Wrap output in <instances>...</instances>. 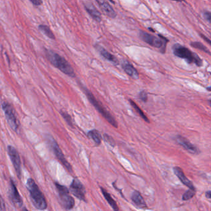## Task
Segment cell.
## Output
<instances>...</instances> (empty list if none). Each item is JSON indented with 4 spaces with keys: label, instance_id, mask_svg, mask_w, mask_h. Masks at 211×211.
<instances>
[{
    "label": "cell",
    "instance_id": "83f0119b",
    "mask_svg": "<svg viewBox=\"0 0 211 211\" xmlns=\"http://www.w3.org/2000/svg\"><path fill=\"white\" fill-rule=\"evenodd\" d=\"M139 97L143 101L146 102L147 100V93L145 91H140L139 95Z\"/></svg>",
    "mask_w": 211,
    "mask_h": 211
},
{
    "label": "cell",
    "instance_id": "3957f363",
    "mask_svg": "<svg viewBox=\"0 0 211 211\" xmlns=\"http://www.w3.org/2000/svg\"><path fill=\"white\" fill-rule=\"evenodd\" d=\"M172 50L176 56L184 59L187 63L195 64L198 67L203 65V60L199 56L183 45L178 43L175 44L172 47Z\"/></svg>",
    "mask_w": 211,
    "mask_h": 211
},
{
    "label": "cell",
    "instance_id": "ac0fdd59",
    "mask_svg": "<svg viewBox=\"0 0 211 211\" xmlns=\"http://www.w3.org/2000/svg\"><path fill=\"white\" fill-rule=\"evenodd\" d=\"M131 199L133 202L135 204V205L137 206L138 207L143 209L147 207V204L144 201V198L139 191H134L132 193Z\"/></svg>",
    "mask_w": 211,
    "mask_h": 211
},
{
    "label": "cell",
    "instance_id": "ffe728a7",
    "mask_svg": "<svg viewBox=\"0 0 211 211\" xmlns=\"http://www.w3.org/2000/svg\"><path fill=\"white\" fill-rule=\"evenodd\" d=\"M87 135L90 139L93 141V142L96 143V145H100L101 144L102 136L99 132L97 130H92L89 131L87 133Z\"/></svg>",
    "mask_w": 211,
    "mask_h": 211
},
{
    "label": "cell",
    "instance_id": "d590c367",
    "mask_svg": "<svg viewBox=\"0 0 211 211\" xmlns=\"http://www.w3.org/2000/svg\"><path fill=\"white\" fill-rule=\"evenodd\" d=\"M209 102L210 104V106H211V100H209Z\"/></svg>",
    "mask_w": 211,
    "mask_h": 211
},
{
    "label": "cell",
    "instance_id": "9a60e30c",
    "mask_svg": "<svg viewBox=\"0 0 211 211\" xmlns=\"http://www.w3.org/2000/svg\"><path fill=\"white\" fill-rule=\"evenodd\" d=\"M173 172L175 175L179 179V180L181 181V182L184 184V185L187 186L190 189L194 190H195V188L192 183V182L187 179L185 175L184 174V172H183L182 169L178 167H175L173 168Z\"/></svg>",
    "mask_w": 211,
    "mask_h": 211
},
{
    "label": "cell",
    "instance_id": "1f68e13d",
    "mask_svg": "<svg viewBox=\"0 0 211 211\" xmlns=\"http://www.w3.org/2000/svg\"><path fill=\"white\" fill-rule=\"evenodd\" d=\"M206 196L207 198H210L211 199V191H207L206 193Z\"/></svg>",
    "mask_w": 211,
    "mask_h": 211
},
{
    "label": "cell",
    "instance_id": "5bb4252c",
    "mask_svg": "<svg viewBox=\"0 0 211 211\" xmlns=\"http://www.w3.org/2000/svg\"><path fill=\"white\" fill-rule=\"evenodd\" d=\"M95 48L99 51V53L100 54V55L103 58H105V60L110 61L113 65H115V66L118 65L119 63H118V60H117V58L114 55H113L110 53H109L107 50L103 48L102 46H101L99 44H96V45H95Z\"/></svg>",
    "mask_w": 211,
    "mask_h": 211
},
{
    "label": "cell",
    "instance_id": "836d02e7",
    "mask_svg": "<svg viewBox=\"0 0 211 211\" xmlns=\"http://www.w3.org/2000/svg\"><path fill=\"white\" fill-rule=\"evenodd\" d=\"M21 211H29L26 207H23Z\"/></svg>",
    "mask_w": 211,
    "mask_h": 211
},
{
    "label": "cell",
    "instance_id": "9c48e42d",
    "mask_svg": "<svg viewBox=\"0 0 211 211\" xmlns=\"http://www.w3.org/2000/svg\"><path fill=\"white\" fill-rule=\"evenodd\" d=\"M69 190L71 193L80 201H86V190L83 184L77 179H74L69 186Z\"/></svg>",
    "mask_w": 211,
    "mask_h": 211
},
{
    "label": "cell",
    "instance_id": "7a4b0ae2",
    "mask_svg": "<svg viewBox=\"0 0 211 211\" xmlns=\"http://www.w3.org/2000/svg\"><path fill=\"white\" fill-rule=\"evenodd\" d=\"M26 186L29 192L30 197L33 206L40 210L46 209L47 207V203H46L45 196L36 182L32 179H29L27 181Z\"/></svg>",
    "mask_w": 211,
    "mask_h": 211
},
{
    "label": "cell",
    "instance_id": "8992f818",
    "mask_svg": "<svg viewBox=\"0 0 211 211\" xmlns=\"http://www.w3.org/2000/svg\"><path fill=\"white\" fill-rule=\"evenodd\" d=\"M2 106L8 124L10 127L13 129V131L19 133L20 122L16 116V111H14L13 107L7 101L3 102Z\"/></svg>",
    "mask_w": 211,
    "mask_h": 211
},
{
    "label": "cell",
    "instance_id": "2e32d148",
    "mask_svg": "<svg viewBox=\"0 0 211 211\" xmlns=\"http://www.w3.org/2000/svg\"><path fill=\"white\" fill-rule=\"evenodd\" d=\"M84 6L87 12V13L96 21L100 22L102 20V16L100 12L97 8L90 3H87L84 5Z\"/></svg>",
    "mask_w": 211,
    "mask_h": 211
},
{
    "label": "cell",
    "instance_id": "f546056e",
    "mask_svg": "<svg viewBox=\"0 0 211 211\" xmlns=\"http://www.w3.org/2000/svg\"><path fill=\"white\" fill-rule=\"evenodd\" d=\"M1 211H6V206L3 197H1Z\"/></svg>",
    "mask_w": 211,
    "mask_h": 211
},
{
    "label": "cell",
    "instance_id": "ba28073f",
    "mask_svg": "<svg viewBox=\"0 0 211 211\" xmlns=\"http://www.w3.org/2000/svg\"><path fill=\"white\" fill-rule=\"evenodd\" d=\"M46 141H47L48 145H49L51 149L53 151V153L55 154L58 160L61 163L62 165L66 168V169L68 172L73 173V169L71 164H70L66 159L62 151L61 150L59 146H58L55 139L52 136L49 135L47 137H46Z\"/></svg>",
    "mask_w": 211,
    "mask_h": 211
},
{
    "label": "cell",
    "instance_id": "603a6c76",
    "mask_svg": "<svg viewBox=\"0 0 211 211\" xmlns=\"http://www.w3.org/2000/svg\"><path fill=\"white\" fill-rule=\"evenodd\" d=\"M191 46H193V48L198 49L199 50H201L204 53H206L209 54H211L210 51L209 50V49L207 48L206 46H204L203 43H201V42H198V41H194V42H191L190 43Z\"/></svg>",
    "mask_w": 211,
    "mask_h": 211
},
{
    "label": "cell",
    "instance_id": "30bf717a",
    "mask_svg": "<svg viewBox=\"0 0 211 211\" xmlns=\"http://www.w3.org/2000/svg\"><path fill=\"white\" fill-rule=\"evenodd\" d=\"M8 153L11 162H12V164L15 169L17 177L19 179H20L21 173H22L21 162H20V156L18 152L14 147L9 145L8 146Z\"/></svg>",
    "mask_w": 211,
    "mask_h": 211
},
{
    "label": "cell",
    "instance_id": "cb8c5ba5",
    "mask_svg": "<svg viewBox=\"0 0 211 211\" xmlns=\"http://www.w3.org/2000/svg\"><path fill=\"white\" fill-rule=\"evenodd\" d=\"M195 190L190 189L189 190H187L186 192H185L183 196V200L184 201H187L189 199H191L193 197V196L195 195Z\"/></svg>",
    "mask_w": 211,
    "mask_h": 211
},
{
    "label": "cell",
    "instance_id": "d4e9b609",
    "mask_svg": "<svg viewBox=\"0 0 211 211\" xmlns=\"http://www.w3.org/2000/svg\"><path fill=\"white\" fill-rule=\"evenodd\" d=\"M60 114L61 115V116L63 117V118L66 121V122L68 123V124L70 126L73 127V122H72V119L70 115H69L67 112H65V111H60Z\"/></svg>",
    "mask_w": 211,
    "mask_h": 211
},
{
    "label": "cell",
    "instance_id": "52a82bcc",
    "mask_svg": "<svg viewBox=\"0 0 211 211\" xmlns=\"http://www.w3.org/2000/svg\"><path fill=\"white\" fill-rule=\"evenodd\" d=\"M62 206L66 210H71L75 206L74 198L70 195L68 188L57 182L55 183Z\"/></svg>",
    "mask_w": 211,
    "mask_h": 211
},
{
    "label": "cell",
    "instance_id": "d6a6232c",
    "mask_svg": "<svg viewBox=\"0 0 211 211\" xmlns=\"http://www.w3.org/2000/svg\"><path fill=\"white\" fill-rule=\"evenodd\" d=\"M173 2H186L185 0H172Z\"/></svg>",
    "mask_w": 211,
    "mask_h": 211
},
{
    "label": "cell",
    "instance_id": "484cf974",
    "mask_svg": "<svg viewBox=\"0 0 211 211\" xmlns=\"http://www.w3.org/2000/svg\"><path fill=\"white\" fill-rule=\"evenodd\" d=\"M103 139L105 140V142H106L107 143H108L109 145H110L111 146L114 147L115 146V140L113 139V138L111 136H110L107 134H104L103 135Z\"/></svg>",
    "mask_w": 211,
    "mask_h": 211
},
{
    "label": "cell",
    "instance_id": "6da1fadb",
    "mask_svg": "<svg viewBox=\"0 0 211 211\" xmlns=\"http://www.w3.org/2000/svg\"><path fill=\"white\" fill-rule=\"evenodd\" d=\"M45 53L48 60L54 67L68 76L71 77L76 76L73 68L65 58L50 50H46Z\"/></svg>",
    "mask_w": 211,
    "mask_h": 211
},
{
    "label": "cell",
    "instance_id": "d6986e66",
    "mask_svg": "<svg viewBox=\"0 0 211 211\" xmlns=\"http://www.w3.org/2000/svg\"><path fill=\"white\" fill-rule=\"evenodd\" d=\"M100 190L102 191V194L103 195L105 199H106V201H107V203L109 204V205L112 207V208L113 209L114 211H120L119 210V207L117 205L116 201L113 199V197H112L111 194L108 193V191L105 190L104 188L100 186Z\"/></svg>",
    "mask_w": 211,
    "mask_h": 211
},
{
    "label": "cell",
    "instance_id": "5b68a950",
    "mask_svg": "<svg viewBox=\"0 0 211 211\" xmlns=\"http://www.w3.org/2000/svg\"><path fill=\"white\" fill-rule=\"evenodd\" d=\"M158 36L159 38L142 30H140L139 32V37L143 41L151 46L155 47L157 48H160L161 52L164 53L165 52L166 46L168 40L160 34H159Z\"/></svg>",
    "mask_w": 211,
    "mask_h": 211
},
{
    "label": "cell",
    "instance_id": "4fadbf2b",
    "mask_svg": "<svg viewBox=\"0 0 211 211\" xmlns=\"http://www.w3.org/2000/svg\"><path fill=\"white\" fill-rule=\"evenodd\" d=\"M97 3L103 13L110 18H115L116 13L112 6L105 0H97Z\"/></svg>",
    "mask_w": 211,
    "mask_h": 211
},
{
    "label": "cell",
    "instance_id": "44dd1931",
    "mask_svg": "<svg viewBox=\"0 0 211 211\" xmlns=\"http://www.w3.org/2000/svg\"><path fill=\"white\" fill-rule=\"evenodd\" d=\"M39 29L48 38L52 40H55V36L49 26L45 25H40L39 26Z\"/></svg>",
    "mask_w": 211,
    "mask_h": 211
},
{
    "label": "cell",
    "instance_id": "e0dca14e",
    "mask_svg": "<svg viewBox=\"0 0 211 211\" xmlns=\"http://www.w3.org/2000/svg\"><path fill=\"white\" fill-rule=\"evenodd\" d=\"M122 68L124 70V71L129 75L133 78V79H138L139 78V73L137 71V70L134 68V67L128 63L126 61H124L122 63Z\"/></svg>",
    "mask_w": 211,
    "mask_h": 211
},
{
    "label": "cell",
    "instance_id": "8fae6325",
    "mask_svg": "<svg viewBox=\"0 0 211 211\" xmlns=\"http://www.w3.org/2000/svg\"><path fill=\"white\" fill-rule=\"evenodd\" d=\"M8 195L10 201L14 206L17 207H21L23 206L22 199L13 179H11L9 182Z\"/></svg>",
    "mask_w": 211,
    "mask_h": 211
},
{
    "label": "cell",
    "instance_id": "e575fe53",
    "mask_svg": "<svg viewBox=\"0 0 211 211\" xmlns=\"http://www.w3.org/2000/svg\"><path fill=\"white\" fill-rule=\"evenodd\" d=\"M206 89L209 91H211V87H207L206 88Z\"/></svg>",
    "mask_w": 211,
    "mask_h": 211
},
{
    "label": "cell",
    "instance_id": "f1b7e54d",
    "mask_svg": "<svg viewBox=\"0 0 211 211\" xmlns=\"http://www.w3.org/2000/svg\"><path fill=\"white\" fill-rule=\"evenodd\" d=\"M35 6H40L42 4V0H29Z\"/></svg>",
    "mask_w": 211,
    "mask_h": 211
},
{
    "label": "cell",
    "instance_id": "4dcf8cb0",
    "mask_svg": "<svg viewBox=\"0 0 211 211\" xmlns=\"http://www.w3.org/2000/svg\"><path fill=\"white\" fill-rule=\"evenodd\" d=\"M200 36H201L207 43H208L209 44L211 45V40H210V39H209L207 37H206L205 35H204L202 34V33H200Z\"/></svg>",
    "mask_w": 211,
    "mask_h": 211
},
{
    "label": "cell",
    "instance_id": "7402d4cb",
    "mask_svg": "<svg viewBox=\"0 0 211 211\" xmlns=\"http://www.w3.org/2000/svg\"><path fill=\"white\" fill-rule=\"evenodd\" d=\"M130 102L131 104V105L132 106V107L136 110V112L140 115V117H141L142 119H143L146 122H149V119L147 117V116L145 115V114L143 112V111L141 110V109H140L138 106L131 99H130Z\"/></svg>",
    "mask_w": 211,
    "mask_h": 211
},
{
    "label": "cell",
    "instance_id": "4316f807",
    "mask_svg": "<svg viewBox=\"0 0 211 211\" xmlns=\"http://www.w3.org/2000/svg\"><path fill=\"white\" fill-rule=\"evenodd\" d=\"M203 16L204 18L211 24V12L205 11L203 12Z\"/></svg>",
    "mask_w": 211,
    "mask_h": 211
},
{
    "label": "cell",
    "instance_id": "7c38bea8",
    "mask_svg": "<svg viewBox=\"0 0 211 211\" xmlns=\"http://www.w3.org/2000/svg\"><path fill=\"white\" fill-rule=\"evenodd\" d=\"M175 139L180 146L183 147L186 151L190 152V153L194 154H199V152H200V151H199V149L196 146H194L193 144L190 142L188 139L182 136L181 135L177 136L175 138Z\"/></svg>",
    "mask_w": 211,
    "mask_h": 211
},
{
    "label": "cell",
    "instance_id": "277c9868",
    "mask_svg": "<svg viewBox=\"0 0 211 211\" xmlns=\"http://www.w3.org/2000/svg\"><path fill=\"white\" fill-rule=\"evenodd\" d=\"M83 90L84 93L86 94V95L89 99V102L93 105V106L96 108V109L104 117V118L109 123H110L113 127L117 128L118 127V123H117L116 119L112 116L109 111H108L106 108L103 106V105L100 103V101L93 96V94L90 92V90L87 89L86 87H83Z\"/></svg>",
    "mask_w": 211,
    "mask_h": 211
}]
</instances>
